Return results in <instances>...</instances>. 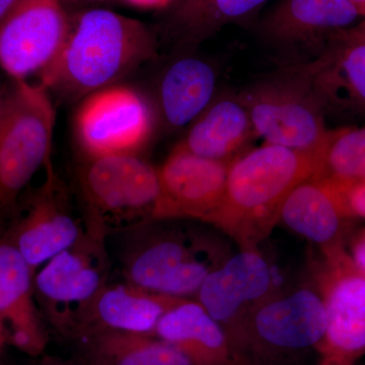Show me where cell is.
I'll use <instances>...</instances> for the list:
<instances>
[{
	"label": "cell",
	"instance_id": "obj_1",
	"mask_svg": "<svg viewBox=\"0 0 365 365\" xmlns=\"http://www.w3.org/2000/svg\"><path fill=\"white\" fill-rule=\"evenodd\" d=\"M157 50V40L141 21L90 9L69 19L61 51L39 85L62 97L83 98L155 58Z\"/></svg>",
	"mask_w": 365,
	"mask_h": 365
},
{
	"label": "cell",
	"instance_id": "obj_2",
	"mask_svg": "<svg viewBox=\"0 0 365 365\" xmlns=\"http://www.w3.org/2000/svg\"><path fill=\"white\" fill-rule=\"evenodd\" d=\"M323 165L321 153L267 143L235 158L222 202L207 223L232 237L241 249L257 248L280 222L290 192L321 176Z\"/></svg>",
	"mask_w": 365,
	"mask_h": 365
},
{
	"label": "cell",
	"instance_id": "obj_3",
	"mask_svg": "<svg viewBox=\"0 0 365 365\" xmlns=\"http://www.w3.org/2000/svg\"><path fill=\"white\" fill-rule=\"evenodd\" d=\"M150 225L129 232L121 262L125 282L153 294L191 299L230 256L207 232Z\"/></svg>",
	"mask_w": 365,
	"mask_h": 365
},
{
	"label": "cell",
	"instance_id": "obj_4",
	"mask_svg": "<svg viewBox=\"0 0 365 365\" xmlns=\"http://www.w3.org/2000/svg\"><path fill=\"white\" fill-rule=\"evenodd\" d=\"M78 187L86 232L103 241L157 220L158 168L138 155L86 157Z\"/></svg>",
	"mask_w": 365,
	"mask_h": 365
},
{
	"label": "cell",
	"instance_id": "obj_5",
	"mask_svg": "<svg viewBox=\"0 0 365 365\" xmlns=\"http://www.w3.org/2000/svg\"><path fill=\"white\" fill-rule=\"evenodd\" d=\"M327 316L318 292L275 294L252 309L232 337L246 365H292L325 340Z\"/></svg>",
	"mask_w": 365,
	"mask_h": 365
},
{
	"label": "cell",
	"instance_id": "obj_6",
	"mask_svg": "<svg viewBox=\"0 0 365 365\" xmlns=\"http://www.w3.org/2000/svg\"><path fill=\"white\" fill-rule=\"evenodd\" d=\"M55 123L49 91L39 83L14 81L0 114V215L14 210L34 175L51 163Z\"/></svg>",
	"mask_w": 365,
	"mask_h": 365
},
{
	"label": "cell",
	"instance_id": "obj_7",
	"mask_svg": "<svg viewBox=\"0 0 365 365\" xmlns=\"http://www.w3.org/2000/svg\"><path fill=\"white\" fill-rule=\"evenodd\" d=\"M256 136L267 144L324 155L326 113L299 66H284L240 93Z\"/></svg>",
	"mask_w": 365,
	"mask_h": 365
},
{
	"label": "cell",
	"instance_id": "obj_8",
	"mask_svg": "<svg viewBox=\"0 0 365 365\" xmlns=\"http://www.w3.org/2000/svg\"><path fill=\"white\" fill-rule=\"evenodd\" d=\"M105 244L85 232L35 274L34 290L41 313L64 339L78 332L93 299L108 284L110 259Z\"/></svg>",
	"mask_w": 365,
	"mask_h": 365
},
{
	"label": "cell",
	"instance_id": "obj_9",
	"mask_svg": "<svg viewBox=\"0 0 365 365\" xmlns=\"http://www.w3.org/2000/svg\"><path fill=\"white\" fill-rule=\"evenodd\" d=\"M153 130L150 106L130 86L95 91L83 98L76 112V136L88 158L138 155Z\"/></svg>",
	"mask_w": 365,
	"mask_h": 365
},
{
	"label": "cell",
	"instance_id": "obj_10",
	"mask_svg": "<svg viewBox=\"0 0 365 365\" xmlns=\"http://www.w3.org/2000/svg\"><path fill=\"white\" fill-rule=\"evenodd\" d=\"M321 251L317 289L325 307L327 332L319 354L355 365L365 356V274L346 246Z\"/></svg>",
	"mask_w": 365,
	"mask_h": 365
},
{
	"label": "cell",
	"instance_id": "obj_11",
	"mask_svg": "<svg viewBox=\"0 0 365 365\" xmlns=\"http://www.w3.org/2000/svg\"><path fill=\"white\" fill-rule=\"evenodd\" d=\"M364 20L351 0H281L260 32L285 66H300L316 59L337 34Z\"/></svg>",
	"mask_w": 365,
	"mask_h": 365
},
{
	"label": "cell",
	"instance_id": "obj_12",
	"mask_svg": "<svg viewBox=\"0 0 365 365\" xmlns=\"http://www.w3.org/2000/svg\"><path fill=\"white\" fill-rule=\"evenodd\" d=\"M69 18L61 0H19L0 25V67L14 81L42 76L61 51Z\"/></svg>",
	"mask_w": 365,
	"mask_h": 365
},
{
	"label": "cell",
	"instance_id": "obj_13",
	"mask_svg": "<svg viewBox=\"0 0 365 365\" xmlns=\"http://www.w3.org/2000/svg\"><path fill=\"white\" fill-rule=\"evenodd\" d=\"M232 162L201 158L176 146L158 168L160 197L157 220L208 222L222 202Z\"/></svg>",
	"mask_w": 365,
	"mask_h": 365
},
{
	"label": "cell",
	"instance_id": "obj_14",
	"mask_svg": "<svg viewBox=\"0 0 365 365\" xmlns=\"http://www.w3.org/2000/svg\"><path fill=\"white\" fill-rule=\"evenodd\" d=\"M276 294L272 269L257 248L241 249L215 269L196 295L232 341L247 314Z\"/></svg>",
	"mask_w": 365,
	"mask_h": 365
},
{
	"label": "cell",
	"instance_id": "obj_15",
	"mask_svg": "<svg viewBox=\"0 0 365 365\" xmlns=\"http://www.w3.org/2000/svg\"><path fill=\"white\" fill-rule=\"evenodd\" d=\"M46 169L44 184L34 196L25 215L6 235L34 274L73 246L86 232L72 215L51 163Z\"/></svg>",
	"mask_w": 365,
	"mask_h": 365
},
{
	"label": "cell",
	"instance_id": "obj_16",
	"mask_svg": "<svg viewBox=\"0 0 365 365\" xmlns=\"http://www.w3.org/2000/svg\"><path fill=\"white\" fill-rule=\"evenodd\" d=\"M32 269L9 237L0 239V333L6 345L30 357L44 354L48 343Z\"/></svg>",
	"mask_w": 365,
	"mask_h": 365
},
{
	"label": "cell",
	"instance_id": "obj_17",
	"mask_svg": "<svg viewBox=\"0 0 365 365\" xmlns=\"http://www.w3.org/2000/svg\"><path fill=\"white\" fill-rule=\"evenodd\" d=\"M300 67L324 111L365 117V41L337 34L316 59Z\"/></svg>",
	"mask_w": 365,
	"mask_h": 365
},
{
	"label": "cell",
	"instance_id": "obj_18",
	"mask_svg": "<svg viewBox=\"0 0 365 365\" xmlns=\"http://www.w3.org/2000/svg\"><path fill=\"white\" fill-rule=\"evenodd\" d=\"M352 220L346 213L337 187L324 177L297 185L280 212V222L321 250L345 246Z\"/></svg>",
	"mask_w": 365,
	"mask_h": 365
},
{
	"label": "cell",
	"instance_id": "obj_19",
	"mask_svg": "<svg viewBox=\"0 0 365 365\" xmlns=\"http://www.w3.org/2000/svg\"><path fill=\"white\" fill-rule=\"evenodd\" d=\"M155 337L175 346L196 365H245L227 331L198 300L182 299L163 314Z\"/></svg>",
	"mask_w": 365,
	"mask_h": 365
},
{
	"label": "cell",
	"instance_id": "obj_20",
	"mask_svg": "<svg viewBox=\"0 0 365 365\" xmlns=\"http://www.w3.org/2000/svg\"><path fill=\"white\" fill-rule=\"evenodd\" d=\"M181 299L153 294L128 282L108 283L93 299L81 328L71 338L91 330L155 336L163 314Z\"/></svg>",
	"mask_w": 365,
	"mask_h": 365
},
{
	"label": "cell",
	"instance_id": "obj_21",
	"mask_svg": "<svg viewBox=\"0 0 365 365\" xmlns=\"http://www.w3.org/2000/svg\"><path fill=\"white\" fill-rule=\"evenodd\" d=\"M256 136L248 110L239 95L215 98L190 125L177 146L201 158L232 160Z\"/></svg>",
	"mask_w": 365,
	"mask_h": 365
},
{
	"label": "cell",
	"instance_id": "obj_22",
	"mask_svg": "<svg viewBox=\"0 0 365 365\" xmlns=\"http://www.w3.org/2000/svg\"><path fill=\"white\" fill-rule=\"evenodd\" d=\"M68 341L83 365H196L155 336L91 330Z\"/></svg>",
	"mask_w": 365,
	"mask_h": 365
},
{
	"label": "cell",
	"instance_id": "obj_23",
	"mask_svg": "<svg viewBox=\"0 0 365 365\" xmlns=\"http://www.w3.org/2000/svg\"><path fill=\"white\" fill-rule=\"evenodd\" d=\"M215 67L198 57H182L163 73L158 90L160 113L170 128L191 125L215 100Z\"/></svg>",
	"mask_w": 365,
	"mask_h": 365
},
{
	"label": "cell",
	"instance_id": "obj_24",
	"mask_svg": "<svg viewBox=\"0 0 365 365\" xmlns=\"http://www.w3.org/2000/svg\"><path fill=\"white\" fill-rule=\"evenodd\" d=\"M267 0H176L169 33L179 44L195 46L222 28L244 21Z\"/></svg>",
	"mask_w": 365,
	"mask_h": 365
},
{
	"label": "cell",
	"instance_id": "obj_25",
	"mask_svg": "<svg viewBox=\"0 0 365 365\" xmlns=\"http://www.w3.org/2000/svg\"><path fill=\"white\" fill-rule=\"evenodd\" d=\"M319 177L338 182L365 181V126L329 131Z\"/></svg>",
	"mask_w": 365,
	"mask_h": 365
},
{
	"label": "cell",
	"instance_id": "obj_26",
	"mask_svg": "<svg viewBox=\"0 0 365 365\" xmlns=\"http://www.w3.org/2000/svg\"><path fill=\"white\" fill-rule=\"evenodd\" d=\"M330 180V179H329ZM337 187L346 213L351 220H365V181L338 182L331 180Z\"/></svg>",
	"mask_w": 365,
	"mask_h": 365
},
{
	"label": "cell",
	"instance_id": "obj_27",
	"mask_svg": "<svg viewBox=\"0 0 365 365\" xmlns=\"http://www.w3.org/2000/svg\"><path fill=\"white\" fill-rule=\"evenodd\" d=\"M354 265L365 274V227L357 230L346 248Z\"/></svg>",
	"mask_w": 365,
	"mask_h": 365
},
{
	"label": "cell",
	"instance_id": "obj_28",
	"mask_svg": "<svg viewBox=\"0 0 365 365\" xmlns=\"http://www.w3.org/2000/svg\"><path fill=\"white\" fill-rule=\"evenodd\" d=\"M124 1L141 9H163L174 4L176 0H124Z\"/></svg>",
	"mask_w": 365,
	"mask_h": 365
},
{
	"label": "cell",
	"instance_id": "obj_29",
	"mask_svg": "<svg viewBox=\"0 0 365 365\" xmlns=\"http://www.w3.org/2000/svg\"><path fill=\"white\" fill-rule=\"evenodd\" d=\"M26 365H72L69 362L58 359L56 356L50 355H40L38 357H33L32 360Z\"/></svg>",
	"mask_w": 365,
	"mask_h": 365
},
{
	"label": "cell",
	"instance_id": "obj_30",
	"mask_svg": "<svg viewBox=\"0 0 365 365\" xmlns=\"http://www.w3.org/2000/svg\"><path fill=\"white\" fill-rule=\"evenodd\" d=\"M18 2L19 0H0V25L6 20V16L13 11Z\"/></svg>",
	"mask_w": 365,
	"mask_h": 365
},
{
	"label": "cell",
	"instance_id": "obj_31",
	"mask_svg": "<svg viewBox=\"0 0 365 365\" xmlns=\"http://www.w3.org/2000/svg\"><path fill=\"white\" fill-rule=\"evenodd\" d=\"M350 33L355 37L359 38L360 40L365 41V19L364 21H360L359 25L355 26L354 28L350 29Z\"/></svg>",
	"mask_w": 365,
	"mask_h": 365
},
{
	"label": "cell",
	"instance_id": "obj_32",
	"mask_svg": "<svg viewBox=\"0 0 365 365\" xmlns=\"http://www.w3.org/2000/svg\"><path fill=\"white\" fill-rule=\"evenodd\" d=\"M317 365H352L342 360L333 359L329 356H319L318 364Z\"/></svg>",
	"mask_w": 365,
	"mask_h": 365
},
{
	"label": "cell",
	"instance_id": "obj_33",
	"mask_svg": "<svg viewBox=\"0 0 365 365\" xmlns=\"http://www.w3.org/2000/svg\"><path fill=\"white\" fill-rule=\"evenodd\" d=\"M353 4L359 9L362 18L365 19V0H351Z\"/></svg>",
	"mask_w": 365,
	"mask_h": 365
},
{
	"label": "cell",
	"instance_id": "obj_34",
	"mask_svg": "<svg viewBox=\"0 0 365 365\" xmlns=\"http://www.w3.org/2000/svg\"><path fill=\"white\" fill-rule=\"evenodd\" d=\"M7 91L6 93V91H0V114H1L2 109H4V102H6L7 96Z\"/></svg>",
	"mask_w": 365,
	"mask_h": 365
},
{
	"label": "cell",
	"instance_id": "obj_35",
	"mask_svg": "<svg viewBox=\"0 0 365 365\" xmlns=\"http://www.w3.org/2000/svg\"><path fill=\"white\" fill-rule=\"evenodd\" d=\"M6 346V339H4L2 334L0 333V355H1L2 351H4V347Z\"/></svg>",
	"mask_w": 365,
	"mask_h": 365
},
{
	"label": "cell",
	"instance_id": "obj_36",
	"mask_svg": "<svg viewBox=\"0 0 365 365\" xmlns=\"http://www.w3.org/2000/svg\"><path fill=\"white\" fill-rule=\"evenodd\" d=\"M355 365H365V356L362 357V359H360L359 361L357 362V364Z\"/></svg>",
	"mask_w": 365,
	"mask_h": 365
},
{
	"label": "cell",
	"instance_id": "obj_37",
	"mask_svg": "<svg viewBox=\"0 0 365 365\" xmlns=\"http://www.w3.org/2000/svg\"><path fill=\"white\" fill-rule=\"evenodd\" d=\"M62 2H66V1H69V2H72V1H81V0H61Z\"/></svg>",
	"mask_w": 365,
	"mask_h": 365
}]
</instances>
